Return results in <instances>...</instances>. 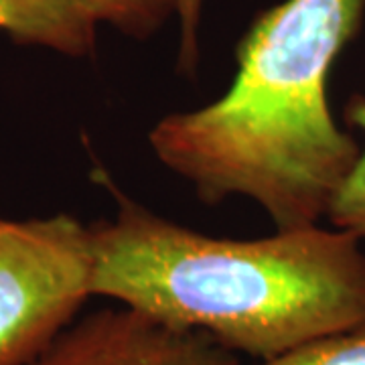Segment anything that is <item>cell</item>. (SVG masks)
I'll return each mask as SVG.
<instances>
[{"mask_svg":"<svg viewBox=\"0 0 365 365\" xmlns=\"http://www.w3.org/2000/svg\"><path fill=\"white\" fill-rule=\"evenodd\" d=\"M91 225L93 297L272 361L365 323L361 240L319 223L258 240L199 234L114 189Z\"/></svg>","mask_w":365,"mask_h":365,"instance_id":"1","label":"cell"},{"mask_svg":"<svg viewBox=\"0 0 365 365\" xmlns=\"http://www.w3.org/2000/svg\"><path fill=\"white\" fill-rule=\"evenodd\" d=\"M364 6L284 0L262 13L237 45L230 90L158 120L153 153L207 205L248 197L276 230L317 225L361 153L333 118L327 79Z\"/></svg>","mask_w":365,"mask_h":365,"instance_id":"2","label":"cell"},{"mask_svg":"<svg viewBox=\"0 0 365 365\" xmlns=\"http://www.w3.org/2000/svg\"><path fill=\"white\" fill-rule=\"evenodd\" d=\"M91 225L0 217V365H29L93 297Z\"/></svg>","mask_w":365,"mask_h":365,"instance_id":"3","label":"cell"},{"mask_svg":"<svg viewBox=\"0 0 365 365\" xmlns=\"http://www.w3.org/2000/svg\"><path fill=\"white\" fill-rule=\"evenodd\" d=\"M29 365H237L203 333L170 327L128 307L73 321Z\"/></svg>","mask_w":365,"mask_h":365,"instance_id":"4","label":"cell"},{"mask_svg":"<svg viewBox=\"0 0 365 365\" xmlns=\"http://www.w3.org/2000/svg\"><path fill=\"white\" fill-rule=\"evenodd\" d=\"M98 23L71 0H0V31L14 43L88 57Z\"/></svg>","mask_w":365,"mask_h":365,"instance_id":"5","label":"cell"},{"mask_svg":"<svg viewBox=\"0 0 365 365\" xmlns=\"http://www.w3.org/2000/svg\"><path fill=\"white\" fill-rule=\"evenodd\" d=\"M98 25L114 26L134 39H146L175 13L173 0H71Z\"/></svg>","mask_w":365,"mask_h":365,"instance_id":"6","label":"cell"},{"mask_svg":"<svg viewBox=\"0 0 365 365\" xmlns=\"http://www.w3.org/2000/svg\"><path fill=\"white\" fill-rule=\"evenodd\" d=\"M345 116L351 126L365 132L364 96H353L351 102L345 108ZM327 217L333 223V227L349 232L361 242L365 240V148H361L355 167L343 181L337 195L333 197Z\"/></svg>","mask_w":365,"mask_h":365,"instance_id":"7","label":"cell"},{"mask_svg":"<svg viewBox=\"0 0 365 365\" xmlns=\"http://www.w3.org/2000/svg\"><path fill=\"white\" fill-rule=\"evenodd\" d=\"M256 365H365V323Z\"/></svg>","mask_w":365,"mask_h":365,"instance_id":"8","label":"cell"},{"mask_svg":"<svg viewBox=\"0 0 365 365\" xmlns=\"http://www.w3.org/2000/svg\"><path fill=\"white\" fill-rule=\"evenodd\" d=\"M175 13L181 25V43H179V71L181 73H195L197 59H199V16L203 0H173Z\"/></svg>","mask_w":365,"mask_h":365,"instance_id":"9","label":"cell"}]
</instances>
